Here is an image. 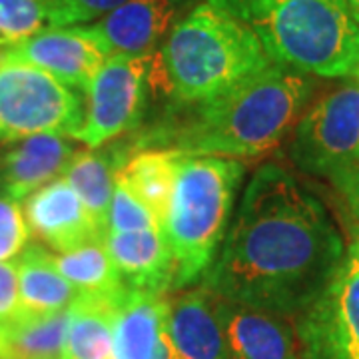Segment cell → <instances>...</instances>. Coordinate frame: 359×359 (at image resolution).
I'll return each instance as SVG.
<instances>
[{
  "label": "cell",
  "instance_id": "cell-1",
  "mask_svg": "<svg viewBox=\"0 0 359 359\" xmlns=\"http://www.w3.org/2000/svg\"><path fill=\"white\" fill-rule=\"evenodd\" d=\"M344 256L325 205L290 172L264 164L245 186L204 287L219 299L294 318L323 294Z\"/></svg>",
  "mask_w": 359,
  "mask_h": 359
},
{
  "label": "cell",
  "instance_id": "cell-2",
  "mask_svg": "<svg viewBox=\"0 0 359 359\" xmlns=\"http://www.w3.org/2000/svg\"><path fill=\"white\" fill-rule=\"evenodd\" d=\"M306 74L271 62L230 92L194 106L186 120L160 126L140 146L190 156L248 158L276 148L311 96Z\"/></svg>",
  "mask_w": 359,
  "mask_h": 359
},
{
  "label": "cell",
  "instance_id": "cell-3",
  "mask_svg": "<svg viewBox=\"0 0 359 359\" xmlns=\"http://www.w3.org/2000/svg\"><path fill=\"white\" fill-rule=\"evenodd\" d=\"M245 25L276 65L323 78L351 76L359 25L346 0H204Z\"/></svg>",
  "mask_w": 359,
  "mask_h": 359
},
{
  "label": "cell",
  "instance_id": "cell-4",
  "mask_svg": "<svg viewBox=\"0 0 359 359\" xmlns=\"http://www.w3.org/2000/svg\"><path fill=\"white\" fill-rule=\"evenodd\" d=\"M160 56L180 104L218 98L273 62L248 26L210 2L174 25Z\"/></svg>",
  "mask_w": 359,
  "mask_h": 359
},
{
  "label": "cell",
  "instance_id": "cell-5",
  "mask_svg": "<svg viewBox=\"0 0 359 359\" xmlns=\"http://www.w3.org/2000/svg\"><path fill=\"white\" fill-rule=\"evenodd\" d=\"M244 170L236 158L182 154L164 224L174 259L172 287L190 285L210 269L226 238Z\"/></svg>",
  "mask_w": 359,
  "mask_h": 359
},
{
  "label": "cell",
  "instance_id": "cell-6",
  "mask_svg": "<svg viewBox=\"0 0 359 359\" xmlns=\"http://www.w3.org/2000/svg\"><path fill=\"white\" fill-rule=\"evenodd\" d=\"M152 90L170 94L160 52L112 54L86 88L84 122L74 138L100 148L140 126Z\"/></svg>",
  "mask_w": 359,
  "mask_h": 359
},
{
  "label": "cell",
  "instance_id": "cell-7",
  "mask_svg": "<svg viewBox=\"0 0 359 359\" xmlns=\"http://www.w3.org/2000/svg\"><path fill=\"white\" fill-rule=\"evenodd\" d=\"M84 122L76 92L50 72L0 54V140L72 136Z\"/></svg>",
  "mask_w": 359,
  "mask_h": 359
},
{
  "label": "cell",
  "instance_id": "cell-8",
  "mask_svg": "<svg viewBox=\"0 0 359 359\" xmlns=\"http://www.w3.org/2000/svg\"><path fill=\"white\" fill-rule=\"evenodd\" d=\"M290 154L295 166L327 180L358 162V82L325 94L299 118Z\"/></svg>",
  "mask_w": 359,
  "mask_h": 359
},
{
  "label": "cell",
  "instance_id": "cell-9",
  "mask_svg": "<svg viewBox=\"0 0 359 359\" xmlns=\"http://www.w3.org/2000/svg\"><path fill=\"white\" fill-rule=\"evenodd\" d=\"M297 327L306 359H359V271L341 266Z\"/></svg>",
  "mask_w": 359,
  "mask_h": 359
},
{
  "label": "cell",
  "instance_id": "cell-10",
  "mask_svg": "<svg viewBox=\"0 0 359 359\" xmlns=\"http://www.w3.org/2000/svg\"><path fill=\"white\" fill-rule=\"evenodd\" d=\"M2 56L42 68L68 88L86 90L110 52L90 26H58L42 30Z\"/></svg>",
  "mask_w": 359,
  "mask_h": 359
},
{
  "label": "cell",
  "instance_id": "cell-11",
  "mask_svg": "<svg viewBox=\"0 0 359 359\" xmlns=\"http://www.w3.org/2000/svg\"><path fill=\"white\" fill-rule=\"evenodd\" d=\"M216 309L230 359H306L299 327L292 316L219 297Z\"/></svg>",
  "mask_w": 359,
  "mask_h": 359
},
{
  "label": "cell",
  "instance_id": "cell-12",
  "mask_svg": "<svg viewBox=\"0 0 359 359\" xmlns=\"http://www.w3.org/2000/svg\"><path fill=\"white\" fill-rule=\"evenodd\" d=\"M25 219L28 231L58 254L106 240L66 178L54 180L25 198Z\"/></svg>",
  "mask_w": 359,
  "mask_h": 359
},
{
  "label": "cell",
  "instance_id": "cell-13",
  "mask_svg": "<svg viewBox=\"0 0 359 359\" xmlns=\"http://www.w3.org/2000/svg\"><path fill=\"white\" fill-rule=\"evenodd\" d=\"M166 332L180 359H230L216 297L204 285L166 299Z\"/></svg>",
  "mask_w": 359,
  "mask_h": 359
},
{
  "label": "cell",
  "instance_id": "cell-14",
  "mask_svg": "<svg viewBox=\"0 0 359 359\" xmlns=\"http://www.w3.org/2000/svg\"><path fill=\"white\" fill-rule=\"evenodd\" d=\"M106 250L126 290L166 294L174 283V259L162 230L108 233Z\"/></svg>",
  "mask_w": 359,
  "mask_h": 359
},
{
  "label": "cell",
  "instance_id": "cell-15",
  "mask_svg": "<svg viewBox=\"0 0 359 359\" xmlns=\"http://www.w3.org/2000/svg\"><path fill=\"white\" fill-rule=\"evenodd\" d=\"M76 156L72 144L58 134H36L20 140L0 156V194L25 200L65 174Z\"/></svg>",
  "mask_w": 359,
  "mask_h": 359
},
{
  "label": "cell",
  "instance_id": "cell-16",
  "mask_svg": "<svg viewBox=\"0 0 359 359\" xmlns=\"http://www.w3.org/2000/svg\"><path fill=\"white\" fill-rule=\"evenodd\" d=\"M178 0H126L90 28L112 54H144L152 50L172 26Z\"/></svg>",
  "mask_w": 359,
  "mask_h": 359
},
{
  "label": "cell",
  "instance_id": "cell-17",
  "mask_svg": "<svg viewBox=\"0 0 359 359\" xmlns=\"http://www.w3.org/2000/svg\"><path fill=\"white\" fill-rule=\"evenodd\" d=\"M166 335V297L126 290L116 304L114 359H152Z\"/></svg>",
  "mask_w": 359,
  "mask_h": 359
},
{
  "label": "cell",
  "instance_id": "cell-18",
  "mask_svg": "<svg viewBox=\"0 0 359 359\" xmlns=\"http://www.w3.org/2000/svg\"><path fill=\"white\" fill-rule=\"evenodd\" d=\"M180 158L182 154L176 150L148 148L128 156L116 172V178L150 210L162 231L176 186Z\"/></svg>",
  "mask_w": 359,
  "mask_h": 359
},
{
  "label": "cell",
  "instance_id": "cell-19",
  "mask_svg": "<svg viewBox=\"0 0 359 359\" xmlns=\"http://www.w3.org/2000/svg\"><path fill=\"white\" fill-rule=\"evenodd\" d=\"M120 299L80 294L68 308L60 359H114V313Z\"/></svg>",
  "mask_w": 359,
  "mask_h": 359
},
{
  "label": "cell",
  "instance_id": "cell-20",
  "mask_svg": "<svg viewBox=\"0 0 359 359\" xmlns=\"http://www.w3.org/2000/svg\"><path fill=\"white\" fill-rule=\"evenodd\" d=\"M20 304L26 313L46 316L68 309L80 292L54 264V256L39 244L26 245L16 262Z\"/></svg>",
  "mask_w": 359,
  "mask_h": 359
},
{
  "label": "cell",
  "instance_id": "cell-21",
  "mask_svg": "<svg viewBox=\"0 0 359 359\" xmlns=\"http://www.w3.org/2000/svg\"><path fill=\"white\" fill-rule=\"evenodd\" d=\"M124 160L126 158L120 148L104 152H76L65 172L66 182L74 188L104 236L108 233L116 172Z\"/></svg>",
  "mask_w": 359,
  "mask_h": 359
},
{
  "label": "cell",
  "instance_id": "cell-22",
  "mask_svg": "<svg viewBox=\"0 0 359 359\" xmlns=\"http://www.w3.org/2000/svg\"><path fill=\"white\" fill-rule=\"evenodd\" d=\"M54 264L80 294L120 299L126 292L104 242H92L58 254L54 256Z\"/></svg>",
  "mask_w": 359,
  "mask_h": 359
},
{
  "label": "cell",
  "instance_id": "cell-23",
  "mask_svg": "<svg viewBox=\"0 0 359 359\" xmlns=\"http://www.w3.org/2000/svg\"><path fill=\"white\" fill-rule=\"evenodd\" d=\"M58 0H0V46H18L46 28H58Z\"/></svg>",
  "mask_w": 359,
  "mask_h": 359
},
{
  "label": "cell",
  "instance_id": "cell-24",
  "mask_svg": "<svg viewBox=\"0 0 359 359\" xmlns=\"http://www.w3.org/2000/svg\"><path fill=\"white\" fill-rule=\"evenodd\" d=\"M138 230H160L156 218L140 200L130 192L128 188L114 178V194L110 204V219H108V233L118 231ZM106 233V236H108Z\"/></svg>",
  "mask_w": 359,
  "mask_h": 359
},
{
  "label": "cell",
  "instance_id": "cell-25",
  "mask_svg": "<svg viewBox=\"0 0 359 359\" xmlns=\"http://www.w3.org/2000/svg\"><path fill=\"white\" fill-rule=\"evenodd\" d=\"M28 226L16 200L0 194V262H8L25 252L28 244Z\"/></svg>",
  "mask_w": 359,
  "mask_h": 359
},
{
  "label": "cell",
  "instance_id": "cell-26",
  "mask_svg": "<svg viewBox=\"0 0 359 359\" xmlns=\"http://www.w3.org/2000/svg\"><path fill=\"white\" fill-rule=\"evenodd\" d=\"M60 13H58V26L88 22L98 16H104L116 6L124 4L126 0H58Z\"/></svg>",
  "mask_w": 359,
  "mask_h": 359
},
{
  "label": "cell",
  "instance_id": "cell-27",
  "mask_svg": "<svg viewBox=\"0 0 359 359\" xmlns=\"http://www.w3.org/2000/svg\"><path fill=\"white\" fill-rule=\"evenodd\" d=\"M22 313L18 271L13 262H0V325L16 320Z\"/></svg>",
  "mask_w": 359,
  "mask_h": 359
},
{
  "label": "cell",
  "instance_id": "cell-28",
  "mask_svg": "<svg viewBox=\"0 0 359 359\" xmlns=\"http://www.w3.org/2000/svg\"><path fill=\"white\" fill-rule=\"evenodd\" d=\"M330 182L335 188V192L339 194L347 216L359 233V160L353 166L335 174L334 178H330Z\"/></svg>",
  "mask_w": 359,
  "mask_h": 359
},
{
  "label": "cell",
  "instance_id": "cell-29",
  "mask_svg": "<svg viewBox=\"0 0 359 359\" xmlns=\"http://www.w3.org/2000/svg\"><path fill=\"white\" fill-rule=\"evenodd\" d=\"M344 268L353 269V271H359V233H355L353 242L347 248V254L344 256Z\"/></svg>",
  "mask_w": 359,
  "mask_h": 359
},
{
  "label": "cell",
  "instance_id": "cell-30",
  "mask_svg": "<svg viewBox=\"0 0 359 359\" xmlns=\"http://www.w3.org/2000/svg\"><path fill=\"white\" fill-rule=\"evenodd\" d=\"M347 2V8H349V13L353 16V20L359 25V0H346Z\"/></svg>",
  "mask_w": 359,
  "mask_h": 359
},
{
  "label": "cell",
  "instance_id": "cell-31",
  "mask_svg": "<svg viewBox=\"0 0 359 359\" xmlns=\"http://www.w3.org/2000/svg\"><path fill=\"white\" fill-rule=\"evenodd\" d=\"M351 78H353V80L359 84V60H358V65H355V68H353V72H351Z\"/></svg>",
  "mask_w": 359,
  "mask_h": 359
}]
</instances>
